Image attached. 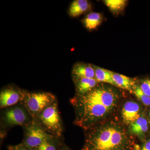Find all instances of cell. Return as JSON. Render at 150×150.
Wrapping results in <instances>:
<instances>
[{"instance_id":"cell-1","label":"cell","mask_w":150,"mask_h":150,"mask_svg":"<svg viewBox=\"0 0 150 150\" xmlns=\"http://www.w3.org/2000/svg\"><path fill=\"white\" fill-rule=\"evenodd\" d=\"M118 94L110 87L97 86L83 95L76 96L70 100L74 108V123L86 130L96 125L114 108Z\"/></svg>"},{"instance_id":"cell-2","label":"cell","mask_w":150,"mask_h":150,"mask_svg":"<svg viewBox=\"0 0 150 150\" xmlns=\"http://www.w3.org/2000/svg\"><path fill=\"white\" fill-rule=\"evenodd\" d=\"M85 141L81 150H133L134 143L124 129L111 122L95 125L87 130Z\"/></svg>"},{"instance_id":"cell-3","label":"cell","mask_w":150,"mask_h":150,"mask_svg":"<svg viewBox=\"0 0 150 150\" xmlns=\"http://www.w3.org/2000/svg\"><path fill=\"white\" fill-rule=\"evenodd\" d=\"M33 119L22 103L3 108L1 112V134L5 133L9 129L16 126L22 127L29 123Z\"/></svg>"},{"instance_id":"cell-4","label":"cell","mask_w":150,"mask_h":150,"mask_svg":"<svg viewBox=\"0 0 150 150\" xmlns=\"http://www.w3.org/2000/svg\"><path fill=\"white\" fill-rule=\"evenodd\" d=\"M33 119H35L48 134L63 137L64 127L57 100Z\"/></svg>"},{"instance_id":"cell-5","label":"cell","mask_w":150,"mask_h":150,"mask_svg":"<svg viewBox=\"0 0 150 150\" xmlns=\"http://www.w3.org/2000/svg\"><path fill=\"white\" fill-rule=\"evenodd\" d=\"M57 100L53 94L47 92H28L23 104L33 118H35L45 108Z\"/></svg>"},{"instance_id":"cell-6","label":"cell","mask_w":150,"mask_h":150,"mask_svg":"<svg viewBox=\"0 0 150 150\" xmlns=\"http://www.w3.org/2000/svg\"><path fill=\"white\" fill-rule=\"evenodd\" d=\"M22 127L24 134L22 144L33 149L38 147L50 135L34 119Z\"/></svg>"},{"instance_id":"cell-7","label":"cell","mask_w":150,"mask_h":150,"mask_svg":"<svg viewBox=\"0 0 150 150\" xmlns=\"http://www.w3.org/2000/svg\"><path fill=\"white\" fill-rule=\"evenodd\" d=\"M28 91L14 86L3 88L0 93V108H6L21 102Z\"/></svg>"},{"instance_id":"cell-8","label":"cell","mask_w":150,"mask_h":150,"mask_svg":"<svg viewBox=\"0 0 150 150\" xmlns=\"http://www.w3.org/2000/svg\"><path fill=\"white\" fill-rule=\"evenodd\" d=\"M140 106L137 103L128 101L123 105L122 117L124 123L131 124L140 117Z\"/></svg>"},{"instance_id":"cell-9","label":"cell","mask_w":150,"mask_h":150,"mask_svg":"<svg viewBox=\"0 0 150 150\" xmlns=\"http://www.w3.org/2000/svg\"><path fill=\"white\" fill-rule=\"evenodd\" d=\"M72 74L74 81L79 79L88 78L95 79V69L93 65L79 63L73 67Z\"/></svg>"},{"instance_id":"cell-10","label":"cell","mask_w":150,"mask_h":150,"mask_svg":"<svg viewBox=\"0 0 150 150\" xmlns=\"http://www.w3.org/2000/svg\"><path fill=\"white\" fill-rule=\"evenodd\" d=\"M76 96L83 95L89 92L97 86L98 82L95 79H79L74 80Z\"/></svg>"},{"instance_id":"cell-11","label":"cell","mask_w":150,"mask_h":150,"mask_svg":"<svg viewBox=\"0 0 150 150\" xmlns=\"http://www.w3.org/2000/svg\"><path fill=\"white\" fill-rule=\"evenodd\" d=\"M64 143L63 137L49 135L35 150H59Z\"/></svg>"},{"instance_id":"cell-12","label":"cell","mask_w":150,"mask_h":150,"mask_svg":"<svg viewBox=\"0 0 150 150\" xmlns=\"http://www.w3.org/2000/svg\"><path fill=\"white\" fill-rule=\"evenodd\" d=\"M91 8L90 4L87 0H75L70 6L69 13L71 16L76 17L85 13Z\"/></svg>"},{"instance_id":"cell-13","label":"cell","mask_w":150,"mask_h":150,"mask_svg":"<svg viewBox=\"0 0 150 150\" xmlns=\"http://www.w3.org/2000/svg\"><path fill=\"white\" fill-rule=\"evenodd\" d=\"M112 77L115 86L133 91V88L136 85V81L133 79L113 72H112Z\"/></svg>"},{"instance_id":"cell-14","label":"cell","mask_w":150,"mask_h":150,"mask_svg":"<svg viewBox=\"0 0 150 150\" xmlns=\"http://www.w3.org/2000/svg\"><path fill=\"white\" fill-rule=\"evenodd\" d=\"M148 130L147 121L142 117H140L134 123L130 124V132L139 137H142L144 135Z\"/></svg>"},{"instance_id":"cell-15","label":"cell","mask_w":150,"mask_h":150,"mask_svg":"<svg viewBox=\"0 0 150 150\" xmlns=\"http://www.w3.org/2000/svg\"><path fill=\"white\" fill-rule=\"evenodd\" d=\"M95 79L98 82H104L115 86L112 77V71L93 66Z\"/></svg>"},{"instance_id":"cell-16","label":"cell","mask_w":150,"mask_h":150,"mask_svg":"<svg viewBox=\"0 0 150 150\" xmlns=\"http://www.w3.org/2000/svg\"><path fill=\"white\" fill-rule=\"evenodd\" d=\"M103 18L101 14L91 12L88 14L83 20L85 26L88 30L96 29L102 23Z\"/></svg>"},{"instance_id":"cell-17","label":"cell","mask_w":150,"mask_h":150,"mask_svg":"<svg viewBox=\"0 0 150 150\" xmlns=\"http://www.w3.org/2000/svg\"><path fill=\"white\" fill-rule=\"evenodd\" d=\"M126 0H105L104 2L110 11L115 14H118L123 11L127 5Z\"/></svg>"},{"instance_id":"cell-18","label":"cell","mask_w":150,"mask_h":150,"mask_svg":"<svg viewBox=\"0 0 150 150\" xmlns=\"http://www.w3.org/2000/svg\"><path fill=\"white\" fill-rule=\"evenodd\" d=\"M135 96L142 101L145 105H150V96L145 94L140 88V86L135 85L133 88V91Z\"/></svg>"},{"instance_id":"cell-19","label":"cell","mask_w":150,"mask_h":150,"mask_svg":"<svg viewBox=\"0 0 150 150\" xmlns=\"http://www.w3.org/2000/svg\"><path fill=\"white\" fill-rule=\"evenodd\" d=\"M140 87L145 94L150 96V79L144 81L141 84Z\"/></svg>"},{"instance_id":"cell-20","label":"cell","mask_w":150,"mask_h":150,"mask_svg":"<svg viewBox=\"0 0 150 150\" xmlns=\"http://www.w3.org/2000/svg\"><path fill=\"white\" fill-rule=\"evenodd\" d=\"M8 150H35L26 146L25 145L21 143L19 144L11 145L8 146Z\"/></svg>"},{"instance_id":"cell-21","label":"cell","mask_w":150,"mask_h":150,"mask_svg":"<svg viewBox=\"0 0 150 150\" xmlns=\"http://www.w3.org/2000/svg\"><path fill=\"white\" fill-rule=\"evenodd\" d=\"M139 150H150V140L146 142Z\"/></svg>"},{"instance_id":"cell-22","label":"cell","mask_w":150,"mask_h":150,"mask_svg":"<svg viewBox=\"0 0 150 150\" xmlns=\"http://www.w3.org/2000/svg\"><path fill=\"white\" fill-rule=\"evenodd\" d=\"M59 150H71L68 147V146L66 145L65 143H64L63 145H62L61 148H60Z\"/></svg>"},{"instance_id":"cell-23","label":"cell","mask_w":150,"mask_h":150,"mask_svg":"<svg viewBox=\"0 0 150 150\" xmlns=\"http://www.w3.org/2000/svg\"><path fill=\"white\" fill-rule=\"evenodd\" d=\"M149 124L150 125V111L149 112Z\"/></svg>"}]
</instances>
